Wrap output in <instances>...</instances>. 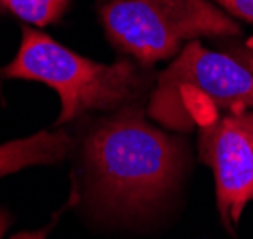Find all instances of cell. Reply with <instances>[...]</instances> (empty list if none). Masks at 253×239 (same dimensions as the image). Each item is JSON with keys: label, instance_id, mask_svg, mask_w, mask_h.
<instances>
[{"label": "cell", "instance_id": "ba28073f", "mask_svg": "<svg viewBox=\"0 0 253 239\" xmlns=\"http://www.w3.org/2000/svg\"><path fill=\"white\" fill-rule=\"evenodd\" d=\"M215 44L219 46V50L228 53L230 57L238 59L242 65H246L253 72V38L250 40H242L240 36L236 38H219L215 40Z\"/></svg>", "mask_w": 253, "mask_h": 239}, {"label": "cell", "instance_id": "8fae6325", "mask_svg": "<svg viewBox=\"0 0 253 239\" xmlns=\"http://www.w3.org/2000/svg\"><path fill=\"white\" fill-rule=\"evenodd\" d=\"M8 224H10V218H8V214L4 213V211H0V238H2L4 230L8 228Z\"/></svg>", "mask_w": 253, "mask_h": 239}, {"label": "cell", "instance_id": "30bf717a", "mask_svg": "<svg viewBox=\"0 0 253 239\" xmlns=\"http://www.w3.org/2000/svg\"><path fill=\"white\" fill-rule=\"evenodd\" d=\"M50 228L51 226H46L42 230H37V232H21V234H15L10 239H46L50 234Z\"/></svg>", "mask_w": 253, "mask_h": 239}, {"label": "cell", "instance_id": "5b68a950", "mask_svg": "<svg viewBox=\"0 0 253 239\" xmlns=\"http://www.w3.org/2000/svg\"><path fill=\"white\" fill-rule=\"evenodd\" d=\"M198 156L215 178V200L228 232L253 202V110L217 116L198 127Z\"/></svg>", "mask_w": 253, "mask_h": 239}, {"label": "cell", "instance_id": "9c48e42d", "mask_svg": "<svg viewBox=\"0 0 253 239\" xmlns=\"http://www.w3.org/2000/svg\"><path fill=\"white\" fill-rule=\"evenodd\" d=\"M228 15L244 23H253V0H211Z\"/></svg>", "mask_w": 253, "mask_h": 239}, {"label": "cell", "instance_id": "7c38bea8", "mask_svg": "<svg viewBox=\"0 0 253 239\" xmlns=\"http://www.w3.org/2000/svg\"><path fill=\"white\" fill-rule=\"evenodd\" d=\"M103 2H109V0H103Z\"/></svg>", "mask_w": 253, "mask_h": 239}, {"label": "cell", "instance_id": "7a4b0ae2", "mask_svg": "<svg viewBox=\"0 0 253 239\" xmlns=\"http://www.w3.org/2000/svg\"><path fill=\"white\" fill-rule=\"evenodd\" d=\"M2 74L55 89L61 101L57 127L89 110H118L137 104L156 80L151 68L137 61L120 57L114 63H99L78 55L33 27H23L19 51Z\"/></svg>", "mask_w": 253, "mask_h": 239}, {"label": "cell", "instance_id": "3957f363", "mask_svg": "<svg viewBox=\"0 0 253 239\" xmlns=\"http://www.w3.org/2000/svg\"><path fill=\"white\" fill-rule=\"evenodd\" d=\"M253 110V72L221 50L189 42L156 76L149 116L169 131L189 133L217 116Z\"/></svg>", "mask_w": 253, "mask_h": 239}, {"label": "cell", "instance_id": "8992f818", "mask_svg": "<svg viewBox=\"0 0 253 239\" xmlns=\"http://www.w3.org/2000/svg\"><path fill=\"white\" fill-rule=\"evenodd\" d=\"M73 148L71 135L57 131H38L25 138L0 144V178L33 165H53L67 158Z\"/></svg>", "mask_w": 253, "mask_h": 239}, {"label": "cell", "instance_id": "52a82bcc", "mask_svg": "<svg viewBox=\"0 0 253 239\" xmlns=\"http://www.w3.org/2000/svg\"><path fill=\"white\" fill-rule=\"evenodd\" d=\"M73 0H0V8L35 27L59 23Z\"/></svg>", "mask_w": 253, "mask_h": 239}, {"label": "cell", "instance_id": "277c9868", "mask_svg": "<svg viewBox=\"0 0 253 239\" xmlns=\"http://www.w3.org/2000/svg\"><path fill=\"white\" fill-rule=\"evenodd\" d=\"M99 21L114 50L147 68L177 57L192 40L242 34L238 19L211 0H109Z\"/></svg>", "mask_w": 253, "mask_h": 239}, {"label": "cell", "instance_id": "6da1fadb", "mask_svg": "<svg viewBox=\"0 0 253 239\" xmlns=\"http://www.w3.org/2000/svg\"><path fill=\"white\" fill-rule=\"evenodd\" d=\"M84 164L89 188L103 205L141 213L177 188L189 146L183 137L149 124L137 102L93 124L84 138Z\"/></svg>", "mask_w": 253, "mask_h": 239}]
</instances>
